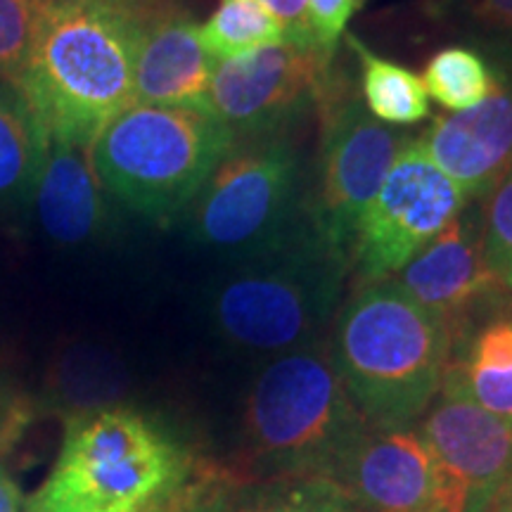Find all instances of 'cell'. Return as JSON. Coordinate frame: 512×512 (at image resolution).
<instances>
[{"instance_id":"obj_1","label":"cell","mask_w":512,"mask_h":512,"mask_svg":"<svg viewBox=\"0 0 512 512\" xmlns=\"http://www.w3.org/2000/svg\"><path fill=\"white\" fill-rule=\"evenodd\" d=\"M143 19L124 0L46 5L17 91L50 143L91 147L136 105Z\"/></svg>"},{"instance_id":"obj_2","label":"cell","mask_w":512,"mask_h":512,"mask_svg":"<svg viewBox=\"0 0 512 512\" xmlns=\"http://www.w3.org/2000/svg\"><path fill=\"white\" fill-rule=\"evenodd\" d=\"M456 339L396 280L358 285L339 306L330 356L373 430L413 427L439 394Z\"/></svg>"},{"instance_id":"obj_3","label":"cell","mask_w":512,"mask_h":512,"mask_svg":"<svg viewBox=\"0 0 512 512\" xmlns=\"http://www.w3.org/2000/svg\"><path fill=\"white\" fill-rule=\"evenodd\" d=\"M373 430L344 387L330 349L273 356L247 394L242 434L254 479H335Z\"/></svg>"},{"instance_id":"obj_4","label":"cell","mask_w":512,"mask_h":512,"mask_svg":"<svg viewBox=\"0 0 512 512\" xmlns=\"http://www.w3.org/2000/svg\"><path fill=\"white\" fill-rule=\"evenodd\" d=\"M245 256L211 294L219 335L233 347L271 358L320 344L339 309L347 256L325 245L306 216Z\"/></svg>"},{"instance_id":"obj_5","label":"cell","mask_w":512,"mask_h":512,"mask_svg":"<svg viewBox=\"0 0 512 512\" xmlns=\"http://www.w3.org/2000/svg\"><path fill=\"white\" fill-rule=\"evenodd\" d=\"M188 470V453L152 418L124 406L93 408L69 418L27 512H155Z\"/></svg>"},{"instance_id":"obj_6","label":"cell","mask_w":512,"mask_h":512,"mask_svg":"<svg viewBox=\"0 0 512 512\" xmlns=\"http://www.w3.org/2000/svg\"><path fill=\"white\" fill-rule=\"evenodd\" d=\"M235 145L211 112L136 102L102 128L91 162L102 188L126 207L169 221L190 207Z\"/></svg>"},{"instance_id":"obj_7","label":"cell","mask_w":512,"mask_h":512,"mask_svg":"<svg viewBox=\"0 0 512 512\" xmlns=\"http://www.w3.org/2000/svg\"><path fill=\"white\" fill-rule=\"evenodd\" d=\"M299 204V157L283 133L242 140L223 157L188 207L190 240L256 252L285 235Z\"/></svg>"},{"instance_id":"obj_8","label":"cell","mask_w":512,"mask_h":512,"mask_svg":"<svg viewBox=\"0 0 512 512\" xmlns=\"http://www.w3.org/2000/svg\"><path fill=\"white\" fill-rule=\"evenodd\" d=\"M320 105H325L323 143L306 219L325 245L349 259L363 211L413 136L377 121L361 95L335 81Z\"/></svg>"},{"instance_id":"obj_9","label":"cell","mask_w":512,"mask_h":512,"mask_svg":"<svg viewBox=\"0 0 512 512\" xmlns=\"http://www.w3.org/2000/svg\"><path fill=\"white\" fill-rule=\"evenodd\" d=\"M467 202L463 190L411 138L358 221L349 254L356 283L394 278Z\"/></svg>"},{"instance_id":"obj_10","label":"cell","mask_w":512,"mask_h":512,"mask_svg":"<svg viewBox=\"0 0 512 512\" xmlns=\"http://www.w3.org/2000/svg\"><path fill=\"white\" fill-rule=\"evenodd\" d=\"M332 62L318 50L290 43L256 50L214 67L207 110L242 140L280 136L332 86Z\"/></svg>"},{"instance_id":"obj_11","label":"cell","mask_w":512,"mask_h":512,"mask_svg":"<svg viewBox=\"0 0 512 512\" xmlns=\"http://www.w3.org/2000/svg\"><path fill=\"white\" fill-rule=\"evenodd\" d=\"M415 427L432 453L430 512H491L512 477V427L446 387Z\"/></svg>"},{"instance_id":"obj_12","label":"cell","mask_w":512,"mask_h":512,"mask_svg":"<svg viewBox=\"0 0 512 512\" xmlns=\"http://www.w3.org/2000/svg\"><path fill=\"white\" fill-rule=\"evenodd\" d=\"M392 280L422 309L444 320L456 342L505 287L484 256L482 221L467 207Z\"/></svg>"},{"instance_id":"obj_13","label":"cell","mask_w":512,"mask_h":512,"mask_svg":"<svg viewBox=\"0 0 512 512\" xmlns=\"http://www.w3.org/2000/svg\"><path fill=\"white\" fill-rule=\"evenodd\" d=\"M415 140L467 200H484L512 174V76L496 69L489 98L472 110L437 114Z\"/></svg>"},{"instance_id":"obj_14","label":"cell","mask_w":512,"mask_h":512,"mask_svg":"<svg viewBox=\"0 0 512 512\" xmlns=\"http://www.w3.org/2000/svg\"><path fill=\"white\" fill-rule=\"evenodd\" d=\"M332 482L358 512H430L432 453L415 425L370 430Z\"/></svg>"},{"instance_id":"obj_15","label":"cell","mask_w":512,"mask_h":512,"mask_svg":"<svg viewBox=\"0 0 512 512\" xmlns=\"http://www.w3.org/2000/svg\"><path fill=\"white\" fill-rule=\"evenodd\" d=\"M214 67L216 60L200 41V27L174 0L143 22L136 102L209 112L207 93Z\"/></svg>"},{"instance_id":"obj_16","label":"cell","mask_w":512,"mask_h":512,"mask_svg":"<svg viewBox=\"0 0 512 512\" xmlns=\"http://www.w3.org/2000/svg\"><path fill=\"white\" fill-rule=\"evenodd\" d=\"M34 202L41 228L57 245L93 240L107 223V204L91 147L50 143Z\"/></svg>"},{"instance_id":"obj_17","label":"cell","mask_w":512,"mask_h":512,"mask_svg":"<svg viewBox=\"0 0 512 512\" xmlns=\"http://www.w3.org/2000/svg\"><path fill=\"white\" fill-rule=\"evenodd\" d=\"M441 387L512 427V311L491 313L460 335Z\"/></svg>"},{"instance_id":"obj_18","label":"cell","mask_w":512,"mask_h":512,"mask_svg":"<svg viewBox=\"0 0 512 512\" xmlns=\"http://www.w3.org/2000/svg\"><path fill=\"white\" fill-rule=\"evenodd\" d=\"M50 140L15 86L0 81V211L34 200Z\"/></svg>"},{"instance_id":"obj_19","label":"cell","mask_w":512,"mask_h":512,"mask_svg":"<svg viewBox=\"0 0 512 512\" xmlns=\"http://www.w3.org/2000/svg\"><path fill=\"white\" fill-rule=\"evenodd\" d=\"M361 69V100L377 121L387 126H413L430 117L425 83L413 69L373 53L361 38L347 34Z\"/></svg>"},{"instance_id":"obj_20","label":"cell","mask_w":512,"mask_h":512,"mask_svg":"<svg viewBox=\"0 0 512 512\" xmlns=\"http://www.w3.org/2000/svg\"><path fill=\"white\" fill-rule=\"evenodd\" d=\"M200 41L219 62L283 46L285 34L261 0H219V8L200 27Z\"/></svg>"},{"instance_id":"obj_21","label":"cell","mask_w":512,"mask_h":512,"mask_svg":"<svg viewBox=\"0 0 512 512\" xmlns=\"http://www.w3.org/2000/svg\"><path fill=\"white\" fill-rule=\"evenodd\" d=\"M496 69L477 50L451 46L430 57L422 72L427 98L439 102L446 112H465L489 98Z\"/></svg>"},{"instance_id":"obj_22","label":"cell","mask_w":512,"mask_h":512,"mask_svg":"<svg viewBox=\"0 0 512 512\" xmlns=\"http://www.w3.org/2000/svg\"><path fill=\"white\" fill-rule=\"evenodd\" d=\"M216 512H358L332 479H273L247 486Z\"/></svg>"},{"instance_id":"obj_23","label":"cell","mask_w":512,"mask_h":512,"mask_svg":"<svg viewBox=\"0 0 512 512\" xmlns=\"http://www.w3.org/2000/svg\"><path fill=\"white\" fill-rule=\"evenodd\" d=\"M46 5V0H0V81L17 86Z\"/></svg>"},{"instance_id":"obj_24","label":"cell","mask_w":512,"mask_h":512,"mask_svg":"<svg viewBox=\"0 0 512 512\" xmlns=\"http://www.w3.org/2000/svg\"><path fill=\"white\" fill-rule=\"evenodd\" d=\"M482 242L489 266L501 275L512 264V174L503 178L482 209Z\"/></svg>"},{"instance_id":"obj_25","label":"cell","mask_w":512,"mask_h":512,"mask_svg":"<svg viewBox=\"0 0 512 512\" xmlns=\"http://www.w3.org/2000/svg\"><path fill=\"white\" fill-rule=\"evenodd\" d=\"M366 0H306V15L313 46L325 60L332 62L339 38L347 31L349 19L361 10Z\"/></svg>"},{"instance_id":"obj_26","label":"cell","mask_w":512,"mask_h":512,"mask_svg":"<svg viewBox=\"0 0 512 512\" xmlns=\"http://www.w3.org/2000/svg\"><path fill=\"white\" fill-rule=\"evenodd\" d=\"M261 3L273 12V17L280 22L285 34V43L297 48L316 50L309 29V15H306V0H261Z\"/></svg>"},{"instance_id":"obj_27","label":"cell","mask_w":512,"mask_h":512,"mask_svg":"<svg viewBox=\"0 0 512 512\" xmlns=\"http://www.w3.org/2000/svg\"><path fill=\"white\" fill-rule=\"evenodd\" d=\"M477 15L512 38V0H477Z\"/></svg>"},{"instance_id":"obj_28","label":"cell","mask_w":512,"mask_h":512,"mask_svg":"<svg viewBox=\"0 0 512 512\" xmlns=\"http://www.w3.org/2000/svg\"><path fill=\"white\" fill-rule=\"evenodd\" d=\"M24 413L27 411H24L19 399H5V396L0 394V444H3L5 439L15 437Z\"/></svg>"},{"instance_id":"obj_29","label":"cell","mask_w":512,"mask_h":512,"mask_svg":"<svg viewBox=\"0 0 512 512\" xmlns=\"http://www.w3.org/2000/svg\"><path fill=\"white\" fill-rule=\"evenodd\" d=\"M22 510V491L15 484V479L8 475L0 465V512H19Z\"/></svg>"},{"instance_id":"obj_30","label":"cell","mask_w":512,"mask_h":512,"mask_svg":"<svg viewBox=\"0 0 512 512\" xmlns=\"http://www.w3.org/2000/svg\"><path fill=\"white\" fill-rule=\"evenodd\" d=\"M491 512H512V477H510V482L503 486L501 494H498Z\"/></svg>"},{"instance_id":"obj_31","label":"cell","mask_w":512,"mask_h":512,"mask_svg":"<svg viewBox=\"0 0 512 512\" xmlns=\"http://www.w3.org/2000/svg\"><path fill=\"white\" fill-rule=\"evenodd\" d=\"M50 5H86V3H107V0H46Z\"/></svg>"},{"instance_id":"obj_32","label":"cell","mask_w":512,"mask_h":512,"mask_svg":"<svg viewBox=\"0 0 512 512\" xmlns=\"http://www.w3.org/2000/svg\"><path fill=\"white\" fill-rule=\"evenodd\" d=\"M501 278H503V285L508 287V290L512 292V264L501 273Z\"/></svg>"},{"instance_id":"obj_33","label":"cell","mask_w":512,"mask_h":512,"mask_svg":"<svg viewBox=\"0 0 512 512\" xmlns=\"http://www.w3.org/2000/svg\"><path fill=\"white\" fill-rule=\"evenodd\" d=\"M155 512H157V510H155Z\"/></svg>"}]
</instances>
